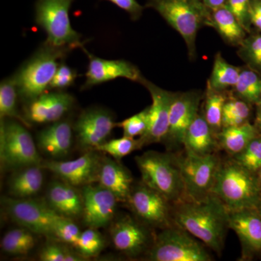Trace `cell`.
<instances>
[{
    "mask_svg": "<svg viewBox=\"0 0 261 261\" xmlns=\"http://www.w3.org/2000/svg\"><path fill=\"white\" fill-rule=\"evenodd\" d=\"M1 247L3 251L13 255H27L31 251L30 249L22 245L8 234H5L1 241Z\"/></svg>",
    "mask_w": 261,
    "mask_h": 261,
    "instance_id": "obj_43",
    "label": "cell"
},
{
    "mask_svg": "<svg viewBox=\"0 0 261 261\" xmlns=\"http://www.w3.org/2000/svg\"><path fill=\"white\" fill-rule=\"evenodd\" d=\"M73 132V126L67 120L51 123L38 132L36 137L38 149L51 159L64 158L71 149Z\"/></svg>",
    "mask_w": 261,
    "mask_h": 261,
    "instance_id": "obj_21",
    "label": "cell"
},
{
    "mask_svg": "<svg viewBox=\"0 0 261 261\" xmlns=\"http://www.w3.org/2000/svg\"><path fill=\"white\" fill-rule=\"evenodd\" d=\"M250 19L252 27L261 32V0H250Z\"/></svg>",
    "mask_w": 261,
    "mask_h": 261,
    "instance_id": "obj_44",
    "label": "cell"
},
{
    "mask_svg": "<svg viewBox=\"0 0 261 261\" xmlns=\"http://www.w3.org/2000/svg\"><path fill=\"white\" fill-rule=\"evenodd\" d=\"M142 181L164 196L171 203L186 199L179 157L171 152L149 150L135 157Z\"/></svg>",
    "mask_w": 261,
    "mask_h": 261,
    "instance_id": "obj_4",
    "label": "cell"
},
{
    "mask_svg": "<svg viewBox=\"0 0 261 261\" xmlns=\"http://www.w3.org/2000/svg\"><path fill=\"white\" fill-rule=\"evenodd\" d=\"M97 150L87 151L77 159L69 161L58 160L43 162L44 169L59 176L61 180L74 187H84L97 183L101 156Z\"/></svg>",
    "mask_w": 261,
    "mask_h": 261,
    "instance_id": "obj_16",
    "label": "cell"
},
{
    "mask_svg": "<svg viewBox=\"0 0 261 261\" xmlns=\"http://www.w3.org/2000/svg\"><path fill=\"white\" fill-rule=\"evenodd\" d=\"M2 205L12 221L33 233L53 238L57 221L62 217L47 204L25 199L3 197Z\"/></svg>",
    "mask_w": 261,
    "mask_h": 261,
    "instance_id": "obj_11",
    "label": "cell"
},
{
    "mask_svg": "<svg viewBox=\"0 0 261 261\" xmlns=\"http://www.w3.org/2000/svg\"><path fill=\"white\" fill-rule=\"evenodd\" d=\"M83 49L88 56L89 64L82 90L118 78L126 79L138 83L144 78L139 68L130 62L124 60L102 59L91 54L84 47Z\"/></svg>",
    "mask_w": 261,
    "mask_h": 261,
    "instance_id": "obj_18",
    "label": "cell"
},
{
    "mask_svg": "<svg viewBox=\"0 0 261 261\" xmlns=\"http://www.w3.org/2000/svg\"><path fill=\"white\" fill-rule=\"evenodd\" d=\"M76 70L70 68L64 63H62L57 70L56 75L51 81L49 89L56 91H64L75 83L77 78Z\"/></svg>",
    "mask_w": 261,
    "mask_h": 261,
    "instance_id": "obj_40",
    "label": "cell"
},
{
    "mask_svg": "<svg viewBox=\"0 0 261 261\" xmlns=\"http://www.w3.org/2000/svg\"><path fill=\"white\" fill-rule=\"evenodd\" d=\"M82 195V219L86 226L97 229L112 223L118 202L112 192L99 184H93L83 187Z\"/></svg>",
    "mask_w": 261,
    "mask_h": 261,
    "instance_id": "obj_17",
    "label": "cell"
},
{
    "mask_svg": "<svg viewBox=\"0 0 261 261\" xmlns=\"http://www.w3.org/2000/svg\"><path fill=\"white\" fill-rule=\"evenodd\" d=\"M81 233L80 227L75 224L73 219L62 216L57 221L53 238L73 247L78 241Z\"/></svg>",
    "mask_w": 261,
    "mask_h": 261,
    "instance_id": "obj_37",
    "label": "cell"
},
{
    "mask_svg": "<svg viewBox=\"0 0 261 261\" xmlns=\"http://www.w3.org/2000/svg\"><path fill=\"white\" fill-rule=\"evenodd\" d=\"M142 148L140 140L123 137L119 139L108 140L99 146L96 150L111 155L117 161H121L134 151Z\"/></svg>",
    "mask_w": 261,
    "mask_h": 261,
    "instance_id": "obj_34",
    "label": "cell"
},
{
    "mask_svg": "<svg viewBox=\"0 0 261 261\" xmlns=\"http://www.w3.org/2000/svg\"><path fill=\"white\" fill-rule=\"evenodd\" d=\"M250 122L238 126L223 127L216 137L218 145L231 157L241 152L255 137L260 135Z\"/></svg>",
    "mask_w": 261,
    "mask_h": 261,
    "instance_id": "obj_27",
    "label": "cell"
},
{
    "mask_svg": "<svg viewBox=\"0 0 261 261\" xmlns=\"http://www.w3.org/2000/svg\"><path fill=\"white\" fill-rule=\"evenodd\" d=\"M207 8L210 9L219 8L221 5H224L226 0H202Z\"/></svg>",
    "mask_w": 261,
    "mask_h": 261,
    "instance_id": "obj_46",
    "label": "cell"
},
{
    "mask_svg": "<svg viewBox=\"0 0 261 261\" xmlns=\"http://www.w3.org/2000/svg\"><path fill=\"white\" fill-rule=\"evenodd\" d=\"M179 157L186 199L199 200L210 195L221 160L216 154L197 155L186 152Z\"/></svg>",
    "mask_w": 261,
    "mask_h": 261,
    "instance_id": "obj_10",
    "label": "cell"
},
{
    "mask_svg": "<svg viewBox=\"0 0 261 261\" xmlns=\"http://www.w3.org/2000/svg\"><path fill=\"white\" fill-rule=\"evenodd\" d=\"M75 0H37L35 4L36 23L46 34L45 42L58 47L84 48L82 36L72 28L70 7Z\"/></svg>",
    "mask_w": 261,
    "mask_h": 261,
    "instance_id": "obj_8",
    "label": "cell"
},
{
    "mask_svg": "<svg viewBox=\"0 0 261 261\" xmlns=\"http://www.w3.org/2000/svg\"><path fill=\"white\" fill-rule=\"evenodd\" d=\"M227 98L224 92L215 90L207 85L202 113L215 135L222 128L223 111Z\"/></svg>",
    "mask_w": 261,
    "mask_h": 261,
    "instance_id": "obj_31",
    "label": "cell"
},
{
    "mask_svg": "<svg viewBox=\"0 0 261 261\" xmlns=\"http://www.w3.org/2000/svg\"><path fill=\"white\" fill-rule=\"evenodd\" d=\"M228 212L214 194L202 199H190L172 204L175 224L200 240L218 255L222 252L228 226Z\"/></svg>",
    "mask_w": 261,
    "mask_h": 261,
    "instance_id": "obj_1",
    "label": "cell"
},
{
    "mask_svg": "<svg viewBox=\"0 0 261 261\" xmlns=\"http://www.w3.org/2000/svg\"><path fill=\"white\" fill-rule=\"evenodd\" d=\"M231 159L253 173L261 167V135L255 137L247 147Z\"/></svg>",
    "mask_w": 261,
    "mask_h": 261,
    "instance_id": "obj_35",
    "label": "cell"
},
{
    "mask_svg": "<svg viewBox=\"0 0 261 261\" xmlns=\"http://www.w3.org/2000/svg\"><path fill=\"white\" fill-rule=\"evenodd\" d=\"M257 178H258L259 183H260V187H261V167L260 169L257 171Z\"/></svg>",
    "mask_w": 261,
    "mask_h": 261,
    "instance_id": "obj_47",
    "label": "cell"
},
{
    "mask_svg": "<svg viewBox=\"0 0 261 261\" xmlns=\"http://www.w3.org/2000/svg\"><path fill=\"white\" fill-rule=\"evenodd\" d=\"M238 53L247 66L261 73V34L247 36L239 46Z\"/></svg>",
    "mask_w": 261,
    "mask_h": 261,
    "instance_id": "obj_32",
    "label": "cell"
},
{
    "mask_svg": "<svg viewBox=\"0 0 261 261\" xmlns=\"http://www.w3.org/2000/svg\"><path fill=\"white\" fill-rule=\"evenodd\" d=\"M135 218L150 228H164L174 224L172 203L143 182L133 185L126 202Z\"/></svg>",
    "mask_w": 261,
    "mask_h": 261,
    "instance_id": "obj_9",
    "label": "cell"
},
{
    "mask_svg": "<svg viewBox=\"0 0 261 261\" xmlns=\"http://www.w3.org/2000/svg\"><path fill=\"white\" fill-rule=\"evenodd\" d=\"M228 226L237 233L241 243L243 260L260 253L261 214L258 209L230 211Z\"/></svg>",
    "mask_w": 261,
    "mask_h": 261,
    "instance_id": "obj_19",
    "label": "cell"
},
{
    "mask_svg": "<svg viewBox=\"0 0 261 261\" xmlns=\"http://www.w3.org/2000/svg\"><path fill=\"white\" fill-rule=\"evenodd\" d=\"M146 8L157 13L183 38L190 60L195 59L199 30L208 27L211 9L202 0H147Z\"/></svg>",
    "mask_w": 261,
    "mask_h": 261,
    "instance_id": "obj_5",
    "label": "cell"
},
{
    "mask_svg": "<svg viewBox=\"0 0 261 261\" xmlns=\"http://www.w3.org/2000/svg\"><path fill=\"white\" fill-rule=\"evenodd\" d=\"M229 211L258 208L261 187L257 173L252 172L232 159L221 161L212 192Z\"/></svg>",
    "mask_w": 261,
    "mask_h": 261,
    "instance_id": "obj_2",
    "label": "cell"
},
{
    "mask_svg": "<svg viewBox=\"0 0 261 261\" xmlns=\"http://www.w3.org/2000/svg\"><path fill=\"white\" fill-rule=\"evenodd\" d=\"M117 126L112 113L102 108H91L81 113L73 125L77 143L83 150H96Z\"/></svg>",
    "mask_w": 261,
    "mask_h": 261,
    "instance_id": "obj_14",
    "label": "cell"
},
{
    "mask_svg": "<svg viewBox=\"0 0 261 261\" xmlns=\"http://www.w3.org/2000/svg\"><path fill=\"white\" fill-rule=\"evenodd\" d=\"M251 105L237 97L227 98L225 102L223 118L229 116H238L245 121H249L251 114Z\"/></svg>",
    "mask_w": 261,
    "mask_h": 261,
    "instance_id": "obj_41",
    "label": "cell"
},
{
    "mask_svg": "<svg viewBox=\"0 0 261 261\" xmlns=\"http://www.w3.org/2000/svg\"><path fill=\"white\" fill-rule=\"evenodd\" d=\"M111 2L129 15L130 19L137 20L142 16L145 7L141 5L137 0H106Z\"/></svg>",
    "mask_w": 261,
    "mask_h": 261,
    "instance_id": "obj_42",
    "label": "cell"
},
{
    "mask_svg": "<svg viewBox=\"0 0 261 261\" xmlns=\"http://www.w3.org/2000/svg\"><path fill=\"white\" fill-rule=\"evenodd\" d=\"M74 49L58 47L47 42L43 43L13 75L19 97L29 103L47 92L58 67L68 53Z\"/></svg>",
    "mask_w": 261,
    "mask_h": 261,
    "instance_id": "obj_3",
    "label": "cell"
},
{
    "mask_svg": "<svg viewBox=\"0 0 261 261\" xmlns=\"http://www.w3.org/2000/svg\"><path fill=\"white\" fill-rule=\"evenodd\" d=\"M150 94L152 105L149 106L148 127L145 135L139 137L141 146L162 142L169 126V115L171 104L176 92H170L144 77L140 82Z\"/></svg>",
    "mask_w": 261,
    "mask_h": 261,
    "instance_id": "obj_15",
    "label": "cell"
},
{
    "mask_svg": "<svg viewBox=\"0 0 261 261\" xmlns=\"http://www.w3.org/2000/svg\"><path fill=\"white\" fill-rule=\"evenodd\" d=\"M75 187L63 180L53 181L48 187L46 195L47 205L63 217L71 219L82 217L83 199L82 192Z\"/></svg>",
    "mask_w": 261,
    "mask_h": 261,
    "instance_id": "obj_23",
    "label": "cell"
},
{
    "mask_svg": "<svg viewBox=\"0 0 261 261\" xmlns=\"http://www.w3.org/2000/svg\"><path fill=\"white\" fill-rule=\"evenodd\" d=\"M149 107L146 108L141 112L117 123V126L121 127L123 130V137L135 138L145 135L148 127Z\"/></svg>",
    "mask_w": 261,
    "mask_h": 261,
    "instance_id": "obj_36",
    "label": "cell"
},
{
    "mask_svg": "<svg viewBox=\"0 0 261 261\" xmlns=\"http://www.w3.org/2000/svg\"><path fill=\"white\" fill-rule=\"evenodd\" d=\"M105 247L102 234L96 228H89L81 233L78 241L73 247L84 258L97 256Z\"/></svg>",
    "mask_w": 261,
    "mask_h": 261,
    "instance_id": "obj_33",
    "label": "cell"
},
{
    "mask_svg": "<svg viewBox=\"0 0 261 261\" xmlns=\"http://www.w3.org/2000/svg\"><path fill=\"white\" fill-rule=\"evenodd\" d=\"M149 261H211L204 244L174 224L161 230L145 254Z\"/></svg>",
    "mask_w": 261,
    "mask_h": 261,
    "instance_id": "obj_7",
    "label": "cell"
},
{
    "mask_svg": "<svg viewBox=\"0 0 261 261\" xmlns=\"http://www.w3.org/2000/svg\"><path fill=\"white\" fill-rule=\"evenodd\" d=\"M208 27L219 33L226 44L233 47H239L247 36L246 31L225 5L211 9Z\"/></svg>",
    "mask_w": 261,
    "mask_h": 261,
    "instance_id": "obj_25",
    "label": "cell"
},
{
    "mask_svg": "<svg viewBox=\"0 0 261 261\" xmlns=\"http://www.w3.org/2000/svg\"><path fill=\"white\" fill-rule=\"evenodd\" d=\"M18 88L13 76L5 79L0 84V118H10L21 122L27 127L30 123L19 113Z\"/></svg>",
    "mask_w": 261,
    "mask_h": 261,
    "instance_id": "obj_30",
    "label": "cell"
},
{
    "mask_svg": "<svg viewBox=\"0 0 261 261\" xmlns=\"http://www.w3.org/2000/svg\"><path fill=\"white\" fill-rule=\"evenodd\" d=\"M235 97L249 104L256 105L261 100V73L250 67H241L238 83L233 87Z\"/></svg>",
    "mask_w": 261,
    "mask_h": 261,
    "instance_id": "obj_29",
    "label": "cell"
},
{
    "mask_svg": "<svg viewBox=\"0 0 261 261\" xmlns=\"http://www.w3.org/2000/svg\"><path fill=\"white\" fill-rule=\"evenodd\" d=\"M224 5L236 17L239 23L246 31L247 34H251L252 24L250 19V0H226Z\"/></svg>",
    "mask_w": 261,
    "mask_h": 261,
    "instance_id": "obj_39",
    "label": "cell"
},
{
    "mask_svg": "<svg viewBox=\"0 0 261 261\" xmlns=\"http://www.w3.org/2000/svg\"><path fill=\"white\" fill-rule=\"evenodd\" d=\"M241 67L229 64L218 53L214 58L212 73L207 81V85L219 92H225L229 87H233L238 83Z\"/></svg>",
    "mask_w": 261,
    "mask_h": 261,
    "instance_id": "obj_28",
    "label": "cell"
},
{
    "mask_svg": "<svg viewBox=\"0 0 261 261\" xmlns=\"http://www.w3.org/2000/svg\"><path fill=\"white\" fill-rule=\"evenodd\" d=\"M183 146L186 152L200 156L215 154L219 147L216 135L206 121L202 111L198 113L187 128Z\"/></svg>",
    "mask_w": 261,
    "mask_h": 261,
    "instance_id": "obj_24",
    "label": "cell"
},
{
    "mask_svg": "<svg viewBox=\"0 0 261 261\" xmlns=\"http://www.w3.org/2000/svg\"><path fill=\"white\" fill-rule=\"evenodd\" d=\"M97 183L112 192L118 202H125L129 197L133 177L119 161L101 156Z\"/></svg>",
    "mask_w": 261,
    "mask_h": 261,
    "instance_id": "obj_22",
    "label": "cell"
},
{
    "mask_svg": "<svg viewBox=\"0 0 261 261\" xmlns=\"http://www.w3.org/2000/svg\"><path fill=\"white\" fill-rule=\"evenodd\" d=\"M42 261H82L86 258L80 253H75L58 243H48L39 253Z\"/></svg>",
    "mask_w": 261,
    "mask_h": 261,
    "instance_id": "obj_38",
    "label": "cell"
},
{
    "mask_svg": "<svg viewBox=\"0 0 261 261\" xmlns=\"http://www.w3.org/2000/svg\"><path fill=\"white\" fill-rule=\"evenodd\" d=\"M75 102L74 97L65 91L44 92L28 103L25 119L29 123H54L69 112Z\"/></svg>",
    "mask_w": 261,
    "mask_h": 261,
    "instance_id": "obj_20",
    "label": "cell"
},
{
    "mask_svg": "<svg viewBox=\"0 0 261 261\" xmlns=\"http://www.w3.org/2000/svg\"><path fill=\"white\" fill-rule=\"evenodd\" d=\"M150 229L137 218L126 215L112 223L110 234L117 250L135 258L147 253L153 244L155 236Z\"/></svg>",
    "mask_w": 261,
    "mask_h": 261,
    "instance_id": "obj_12",
    "label": "cell"
},
{
    "mask_svg": "<svg viewBox=\"0 0 261 261\" xmlns=\"http://www.w3.org/2000/svg\"><path fill=\"white\" fill-rule=\"evenodd\" d=\"M257 209H258L259 212H260V214H261V202L260 205H259L258 208Z\"/></svg>",
    "mask_w": 261,
    "mask_h": 261,
    "instance_id": "obj_48",
    "label": "cell"
},
{
    "mask_svg": "<svg viewBox=\"0 0 261 261\" xmlns=\"http://www.w3.org/2000/svg\"><path fill=\"white\" fill-rule=\"evenodd\" d=\"M37 144L21 122L1 119L0 163L3 170L17 171L32 166H41L43 161Z\"/></svg>",
    "mask_w": 261,
    "mask_h": 261,
    "instance_id": "obj_6",
    "label": "cell"
},
{
    "mask_svg": "<svg viewBox=\"0 0 261 261\" xmlns=\"http://www.w3.org/2000/svg\"><path fill=\"white\" fill-rule=\"evenodd\" d=\"M203 94L200 90L176 92L169 115V126L163 142L168 150L183 146L187 128L200 112Z\"/></svg>",
    "mask_w": 261,
    "mask_h": 261,
    "instance_id": "obj_13",
    "label": "cell"
},
{
    "mask_svg": "<svg viewBox=\"0 0 261 261\" xmlns=\"http://www.w3.org/2000/svg\"><path fill=\"white\" fill-rule=\"evenodd\" d=\"M42 165L17 170L8 181V190L15 198L25 199L35 195L42 189L44 181Z\"/></svg>",
    "mask_w": 261,
    "mask_h": 261,
    "instance_id": "obj_26",
    "label": "cell"
},
{
    "mask_svg": "<svg viewBox=\"0 0 261 261\" xmlns=\"http://www.w3.org/2000/svg\"><path fill=\"white\" fill-rule=\"evenodd\" d=\"M255 106H256V116H255L254 125L261 135V100L259 101Z\"/></svg>",
    "mask_w": 261,
    "mask_h": 261,
    "instance_id": "obj_45",
    "label": "cell"
}]
</instances>
